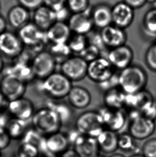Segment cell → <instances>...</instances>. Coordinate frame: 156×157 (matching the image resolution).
I'll list each match as a JSON object with an SVG mask.
<instances>
[{
  "instance_id": "obj_25",
  "label": "cell",
  "mask_w": 156,
  "mask_h": 157,
  "mask_svg": "<svg viewBox=\"0 0 156 157\" xmlns=\"http://www.w3.org/2000/svg\"><path fill=\"white\" fill-rule=\"evenodd\" d=\"M126 94L118 87L105 92L104 102L106 107L113 109H121L124 107Z\"/></svg>"
},
{
  "instance_id": "obj_16",
  "label": "cell",
  "mask_w": 156,
  "mask_h": 157,
  "mask_svg": "<svg viewBox=\"0 0 156 157\" xmlns=\"http://www.w3.org/2000/svg\"><path fill=\"white\" fill-rule=\"evenodd\" d=\"M19 36L24 45L30 47L38 46L44 39L46 40V32L40 29L34 23H28L19 29Z\"/></svg>"
},
{
  "instance_id": "obj_23",
  "label": "cell",
  "mask_w": 156,
  "mask_h": 157,
  "mask_svg": "<svg viewBox=\"0 0 156 157\" xmlns=\"http://www.w3.org/2000/svg\"><path fill=\"white\" fill-rule=\"evenodd\" d=\"M33 19L34 24L44 32L56 21L55 11L46 6L36 9Z\"/></svg>"
},
{
  "instance_id": "obj_8",
  "label": "cell",
  "mask_w": 156,
  "mask_h": 157,
  "mask_svg": "<svg viewBox=\"0 0 156 157\" xmlns=\"http://www.w3.org/2000/svg\"><path fill=\"white\" fill-rule=\"evenodd\" d=\"M114 74V68L106 57L101 56L88 64L87 76L98 84L110 79Z\"/></svg>"
},
{
  "instance_id": "obj_40",
  "label": "cell",
  "mask_w": 156,
  "mask_h": 157,
  "mask_svg": "<svg viewBox=\"0 0 156 157\" xmlns=\"http://www.w3.org/2000/svg\"><path fill=\"white\" fill-rule=\"evenodd\" d=\"M142 115L155 121L156 120V101L152 100L140 109Z\"/></svg>"
},
{
  "instance_id": "obj_53",
  "label": "cell",
  "mask_w": 156,
  "mask_h": 157,
  "mask_svg": "<svg viewBox=\"0 0 156 157\" xmlns=\"http://www.w3.org/2000/svg\"><path fill=\"white\" fill-rule=\"evenodd\" d=\"M104 157V156H103V155H98L97 157Z\"/></svg>"
},
{
  "instance_id": "obj_3",
  "label": "cell",
  "mask_w": 156,
  "mask_h": 157,
  "mask_svg": "<svg viewBox=\"0 0 156 157\" xmlns=\"http://www.w3.org/2000/svg\"><path fill=\"white\" fill-rule=\"evenodd\" d=\"M41 91L50 97L59 99L67 97L73 85L61 72H54L42 79Z\"/></svg>"
},
{
  "instance_id": "obj_33",
  "label": "cell",
  "mask_w": 156,
  "mask_h": 157,
  "mask_svg": "<svg viewBox=\"0 0 156 157\" xmlns=\"http://www.w3.org/2000/svg\"><path fill=\"white\" fill-rule=\"evenodd\" d=\"M67 44L72 52L79 54L88 45V38L86 36L74 33L71 34Z\"/></svg>"
},
{
  "instance_id": "obj_7",
  "label": "cell",
  "mask_w": 156,
  "mask_h": 157,
  "mask_svg": "<svg viewBox=\"0 0 156 157\" xmlns=\"http://www.w3.org/2000/svg\"><path fill=\"white\" fill-rule=\"evenodd\" d=\"M88 64L79 55L70 56L61 63V73L71 82L81 81L87 76Z\"/></svg>"
},
{
  "instance_id": "obj_41",
  "label": "cell",
  "mask_w": 156,
  "mask_h": 157,
  "mask_svg": "<svg viewBox=\"0 0 156 157\" xmlns=\"http://www.w3.org/2000/svg\"><path fill=\"white\" fill-rule=\"evenodd\" d=\"M12 140L4 128L0 127V151L8 147Z\"/></svg>"
},
{
  "instance_id": "obj_39",
  "label": "cell",
  "mask_w": 156,
  "mask_h": 157,
  "mask_svg": "<svg viewBox=\"0 0 156 157\" xmlns=\"http://www.w3.org/2000/svg\"><path fill=\"white\" fill-rule=\"evenodd\" d=\"M68 3L69 9L74 13H82L89 8V0H68Z\"/></svg>"
},
{
  "instance_id": "obj_9",
  "label": "cell",
  "mask_w": 156,
  "mask_h": 157,
  "mask_svg": "<svg viewBox=\"0 0 156 157\" xmlns=\"http://www.w3.org/2000/svg\"><path fill=\"white\" fill-rule=\"evenodd\" d=\"M56 64L49 52L41 51L34 56L31 66L34 76L43 79L54 72Z\"/></svg>"
},
{
  "instance_id": "obj_24",
  "label": "cell",
  "mask_w": 156,
  "mask_h": 157,
  "mask_svg": "<svg viewBox=\"0 0 156 157\" xmlns=\"http://www.w3.org/2000/svg\"><path fill=\"white\" fill-rule=\"evenodd\" d=\"M94 26L103 29L112 23L111 8L106 5H99L91 12Z\"/></svg>"
},
{
  "instance_id": "obj_35",
  "label": "cell",
  "mask_w": 156,
  "mask_h": 157,
  "mask_svg": "<svg viewBox=\"0 0 156 157\" xmlns=\"http://www.w3.org/2000/svg\"><path fill=\"white\" fill-rule=\"evenodd\" d=\"M40 152L35 145L29 143L21 142L16 152V157H39Z\"/></svg>"
},
{
  "instance_id": "obj_34",
  "label": "cell",
  "mask_w": 156,
  "mask_h": 157,
  "mask_svg": "<svg viewBox=\"0 0 156 157\" xmlns=\"http://www.w3.org/2000/svg\"><path fill=\"white\" fill-rule=\"evenodd\" d=\"M49 52L54 57L57 63L58 61H61V63L68 57L72 53L67 43L60 44H51Z\"/></svg>"
},
{
  "instance_id": "obj_15",
  "label": "cell",
  "mask_w": 156,
  "mask_h": 157,
  "mask_svg": "<svg viewBox=\"0 0 156 157\" xmlns=\"http://www.w3.org/2000/svg\"><path fill=\"white\" fill-rule=\"evenodd\" d=\"M7 109L12 117L26 121L32 119L35 112L33 104L23 97L9 101Z\"/></svg>"
},
{
  "instance_id": "obj_44",
  "label": "cell",
  "mask_w": 156,
  "mask_h": 157,
  "mask_svg": "<svg viewBox=\"0 0 156 157\" xmlns=\"http://www.w3.org/2000/svg\"><path fill=\"white\" fill-rule=\"evenodd\" d=\"M149 0H124V2L134 9L141 8Z\"/></svg>"
},
{
  "instance_id": "obj_19",
  "label": "cell",
  "mask_w": 156,
  "mask_h": 157,
  "mask_svg": "<svg viewBox=\"0 0 156 157\" xmlns=\"http://www.w3.org/2000/svg\"><path fill=\"white\" fill-rule=\"evenodd\" d=\"M68 134L58 132L46 136V151L53 155H58L70 147Z\"/></svg>"
},
{
  "instance_id": "obj_4",
  "label": "cell",
  "mask_w": 156,
  "mask_h": 157,
  "mask_svg": "<svg viewBox=\"0 0 156 157\" xmlns=\"http://www.w3.org/2000/svg\"><path fill=\"white\" fill-rule=\"evenodd\" d=\"M105 129L102 117L96 111L83 113L75 122V129L82 135L94 138H97Z\"/></svg>"
},
{
  "instance_id": "obj_6",
  "label": "cell",
  "mask_w": 156,
  "mask_h": 157,
  "mask_svg": "<svg viewBox=\"0 0 156 157\" xmlns=\"http://www.w3.org/2000/svg\"><path fill=\"white\" fill-rule=\"evenodd\" d=\"M26 83L16 75L8 73L0 81V91L8 101L23 97Z\"/></svg>"
},
{
  "instance_id": "obj_48",
  "label": "cell",
  "mask_w": 156,
  "mask_h": 157,
  "mask_svg": "<svg viewBox=\"0 0 156 157\" xmlns=\"http://www.w3.org/2000/svg\"><path fill=\"white\" fill-rule=\"evenodd\" d=\"M8 120L2 114V112H0V127L5 128Z\"/></svg>"
},
{
  "instance_id": "obj_20",
  "label": "cell",
  "mask_w": 156,
  "mask_h": 157,
  "mask_svg": "<svg viewBox=\"0 0 156 157\" xmlns=\"http://www.w3.org/2000/svg\"><path fill=\"white\" fill-rule=\"evenodd\" d=\"M71 33L68 24L56 21L46 31V36L51 44H60L68 43Z\"/></svg>"
},
{
  "instance_id": "obj_43",
  "label": "cell",
  "mask_w": 156,
  "mask_h": 157,
  "mask_svg": "<svg viewBox=\"0 0 156 157\" xmlns=\"http://www.w3.org/2000/svg\"><path fill=\"white\" fill-rule=\"evenodd\" d=\"M22 6L26 9H33L38 8L43 2V0H19Z\"/></svg>"
},
{
  "instance_id": "obj_28",
  "label": "cell",
  "mask_w": 156,
  "mask_h": 157,
  "mask_svg": "<svg viewBox=\"0 0 156 157\" xmlns=\"http://www.w3.org/2000/svg\"><path fill=\"white\" fill-rule=\"evenodd\" d=\"M118 149L124 152L132 153V155L140 153L141 147L128 132H124L118 135Z\"/></svg>"
},
{
  "instance_id": "obj_22",
  "label": "cell",
  "mask_w": 156,
  "mask_h": 157,
  "mask_svg": "<svg viewBox=\"0 0 156 157\" xmlns=\"http://www.w3.org/2000/svg\"><path fill=\"white\" fill-rule=\"evenodd\" d=\"M99 150L106 154L114 153L118 149V135L110 130L105 129L97 138Z\"/></svg>"
},
{
  "instance_id": "obj_32",
  "label": "cell",
  "mask_w": 156,
  "mask_h": 157,
  "mask_svg": "<svg viewBox=\"0 0 156 157\" xmlns=\"http://www.w3.org/2000/svg\"><path fill=\"white\" fill-rule=\"evenodd\" d=\"M142 26L147 34L156 36V7L151 9L145 13L142 21Z\"/></svg>"
},
{
  "instance_id": "obj_21",
  "label": "cell",
  "mask_w": 156,
  "mask_h": 157,
  "mask_svg": "<svg viewBox=\"0 0 156 157\" xmlns=\"http://www.w3.org/2000/svg\"><path fill=\"white\" fill-rule=\"evenodd\" d=\"M67 97L70 105L76 109L86 108L91 101L90 92L80 86H73Z\"/></svg>"
},
{
  "instance_id": "obj_42",
  "label": "cell",
  "mask_w": 156,
  "mask_h": 157,
  "mask_svg": "<svg viewBox=\"0 0 156 157\" xmlns=\"http://www.w3.org/2000/svg\"><path fill=\"white\" fill-rule=\"evenodd\" d=\"M67 0H43V2L46 6L54 11L59 10L63 8L64 4Z\"/></svg>"
},
{
  "instance_id": "obj_10",
  "label": "cell",
  "mask_w": 156,
  "mask_h": 157,
  "mask_svg": "<svg viewBox=\"0 0 156 157\" xmlns=\"http://www.w3.org/2000/svg\"><path fill=\"white\" fill-rule=\"evenodd\" d=\"M156 128L155 121L141 115L131 121L128 133L136 140H144L152 136Z\"/></svg>"
},
{
  "instance_id": "obj_54",
  "label": "cell",
  "mask_w": 156,
  "mask_h": 157,
  "mask_svg": "<svg viewBox=\"0 0 156 157\" xmlns=\"http://www.w3.org/2000/svg\"><path fill=\"white\" fill-rule=\"evenodd\" d=\"M2 155H1V151H0V157H1Z\"/></svg>"
},
{
  "instance_id": "obj_46",
  "label": "cell",
  "mask_w": 156,
  "mask_h": 157,
  "mask_svg": "<svg viewBox=\"0 0 156 157\" xmlns=\"http://www.w3.org/2000/svg\"><path fill=\"white\" fill-rule=\"evenodd\" d=\"M58 157H80V156L73 147H69L58 155Z\"/></svg>"
},
{
  "instance_id": "obj_29",
  "label": "cell",
  "mask_w": 156,
  "mask_h": 157,
  "mask_svg": "<svg viewBox=\"0 0 156 157\" xmlns=\"http://www.w3.org/2000/svg\"><path fill=\"white\" fill-rule=\"evenodd\" d=\"M46 107L50 108L56 113L59 117L63 125L69 122L73 117L72 109L65 103L49 101L47 102Z\"/></svg>"
},
{
  "instance_id": "obj_36",
  "label": "cell",
  "mask_w": 156,
  "mask_h": 157,
  "mask_svg": "<svg viewBox=\"0 0 156 157\" xmlns=\"http://www.w3.org/2000/svg\"><path fill=\"white\" fill-rule=\"evenodd\" d=\"M101 51L97 47L89 43L87 47L79 54V56L87 62L89 63L101 57Z\"/></svg>"
},
{
  "instance_id": "obj_27",
  "label": "cell",
  "mask_w": 156,
  "mask_h": 157,
  "mask_svg": "<svg viewBox=\"0 0 156 157\" xmlns=\"http://www.w3.org/2000/svg\"><path fill=\"white\" fill-rule=\"evenodd\" d=\"M8 18L12 27L19 29L28 23L29 13L24 6H15L9 12Z\"/></svg>"
},
{
  "instance_id": "obj_12",
  "label": "cell",
  "mask_w": 156,
  "mask_h": 157,
  "mask_svg": "<svg viewBox=\"0 0 156 157\" xmlns=\"http://www.w3.org/2000/svg\"><path fill=\"white\" fill-rule=\"evenodd\" d=\"M24 46L19 36L12 32L6 31L0 34V52L6 57L18 56L23 51Z\"/></svg>"
},
{
  "instance_id": "obj_1",
  "label": "cell",
  "mask_w": 156,
  "mask_h": 157,
  "mask_svg": "<svg viewBox=\"0 0 156 157\" xmlns=\"http://www.w3.org/2000/svg\"><path fill=\"white\" fill-rule=\"evenodd\" d=\"M119 87L126 94H134L145 89L148 75L143 68L131 64L118 74Z\"/></svg>"
},
{
  "instance_id": "obj_38",
  "label": "cell",
  "mask_w": 156,
  "mask_h": 157,
  "mask_svg": "<svg viewBox=\"0 0 156 157\" xmlns=\"http://www.w3.org/2000/svg\"><path fill=\"white\" fill-rule=\"evenodd\" d=\"M141 153L145 157H156V138L147 139L142 145Z\"/></svg>"
},
{
  "instance_id": "obj_17",
  "label": "cell",
  "mask_w": 156,
  "mask_h": 157,
  "mask_svg": "<svg viewBox=\"0 0 156 157\" xmlns=\"http://www.w3.org/2000/svg\"><path fill=\"white\" fill-rule=\"evenodd\" d=\"M111 11L112 23L118 28L124 30L133 23L134 9L124 2L115 4L111 8Z\"/></svg>"
},
{
  "instance_id": "obj_51",
  "label": "cell",
  "mask_w": 156,
  "mask_h": 157,
  "mask_svg": "<svg viewBox=\"0 0 156 157\" xmlns=\"http://www.w3.org/2000/svg\"><path fill=\"white\" fill-rule=\"evenodd\" d=\"M4 68V62L1 57H0V74L3 71Z\"/></svg>"
},
{
  "instance_id": "obj_5",
  "label": "cell",
  "mask_w": 156,
  "mask_h": 157,
  "mask_svg": "<svg viewBox=\"0 0 156 157\" xmlns=\"http://www.w3.org/2000/svg\"><path fill=\"white\" fill-rule=\"evenodd\" d=\"M68 135L70 144H72L80 157H96L99 155L100 150L96 138L82 135L75 129Z\"/></svg>"
},
{
  "instance_id": "obj_31",
  "label": "cell",
  "mask_w": 156,
  "mask_h": 157,
  "mask_svg": "<svg viewBox=\"0 0 156 157\" xmlns=\"http://www.w3.org/2000/svg\"><path fill=\"white\" fill-rule=\"evenodd\" d=\"M11 69V71L9 73L16 75L26 83L32 80L35 77L31 64H28L25 62H18Z\"/></svg>"
},
{
  "instance_id": "obj_26",
  "label": "cell",
  "mask_w": 156,
  "mask_h": 157,
  "mask_svg": "<svg viewBox=\"0 0 156 157\" xmlns=\"http://www.w3.org/2000/svg\"><path fill=\"white\" fill-rule=\"evenodd\" d=\"M28 122L12 117L8 121L4 128L11 140H21L28 130Z\"/></svg>"
},
{
  "instance_id": "obj_50",
  "label": "cell",
  "mask_w": 156,
  "mask_h": 157,
  "mask_svg": "<svg viewBox=\"0 0 156 157\" xmlns=\"http://www.w3.org/2000/svg\"><path fill=\"white\" fill-rule=\"evenodd\" d=\"M108 157H126V156H124V155L121 154V153H114L111 154L110 156H109Z\"/></svg>"
},
{
  "instance_id": "obj_45",
  "label": "cell",
  "mask_w": 156,
  "mask_h": 157,
  "mask_svg": "<svg viewBox=\"0 0 156 157\" xmlns=\"http://www.w3.org/2000/svg\"><path fill=\"white\" fill-rule=\"evenodd\" d=\"M55 13L56 21H63L64 20L68 17V9L64 7L59 9V10L55 11Z\"/></svg>"
},
{
  "instance_id": "obj_18",
  "label": "cell",
  "mask_w": 156,
  "mask_h": 157,
  "mask_svg": "<svg viewBox=\"0 0 156 157\" xmlns=\"http://www.w3.org/2000/svg\"><path fill=\"white\" fill-rule=\"evenodd\" d=\"M100 35L104 44L110 49L125 45L127 39L124 30L114 25L101 29Z\"/></svg>"
},
{
  "instance_id": "obj_47",
  "label": "cell",
  "mask_w": 156,
  "mask_h": 157,
  "mask_svg": "<svg viewBox=\"0 0 156 157\" xmlns=\"http://www.w3.org/2000/svg\"><path fill=\"white\" fill-rule=\"evenodd\" d=\"M8 102V100L0 91V112H1L3 108H7Z\"/></svg>"
},
{
  "instance_id": "obj_52",
  "label": "cell",
  "mask_w": 156,
  "mask_h": 157,
  "mask_svg": "<svg viewBox=\"0 0 156 157\" xmlns=\"http://www.w3.org/2000/svg\"><path fill=\"white\" fill-rule=\"evenodd\" d=\"M129 157H145L144 155H142L141 153H139V154H135V155H132Z\"/></svg>"
},
{
  "instance_id": "obj_30",
  "label": "cell",
  "mask_w": 156,
  "mask_h": 157,
  "mask_svg": "<svg viewBox=\"0 0 156 157\" xmlns=\"http://www.w3.org/2000/svg\"><path fill=\"white\" fill-rule=\"evenodd\" d=\"M45 140L46 136L32 128L26 131L21 139V142L29 143L38 147L40 151H46Z\"/></svg>"
},
{
  "instance_id": "obj_13",
  "label": "cell",
  "mask_w": 156,
  "mask_h": 157,
  "mask_svg": "<svg viewBox=\"0 0 156 157\" xmlns=\"http://www.w3.org/2000/svg\"><path fill=\"white\" fill-rule=\"evenodd\" d=\"M134 57L133 50L126 44L110 49L107 59L114 69L121 70L132 64Z\"/></svg>"
},
{
  "instance_id": "obj_2",
  "label": "cell",
  "mask_w": 156,
  "mask_h": 157,
  "mask_svg": "<svg viewBox=\"0 0 156 157\" xmlns=\"http://www.w3.org/2000/svg\"><path fill=\"white\" fill-rule=\"evenodd\" d=\"M32 122L33 128L44 136L59 132L63 125L56 113L48 107L34 112Z\"/></svg>"
},
{
  "instance_id": "obj_49",
  "label": "cell",
  "mask_w": 156,
  "mask_h": 157,
  "mask_svg": "<svg viewBox=\"0 0 156 157\" xmlns=\"http://www.w3.org/2000/svg\"><path fill=\"white\" fill-rule=\"evenodd\" d=\"M6 20L3 17L0 16V34L6 31Z\"/></svg>"
},
{
  "instance_id": "obj_14",
  "label": "cell",
  "mask_w": 156,
  "mask_h": 157,
  "mask_svg": "<svg viewBox=\"0 0 156 157\" xmlns=\"http://www.w3.org/2000/svg\"><path fill=\"white\" fill-rule=\"evenodd\" d=\"M90 8L82 13H76L70 17L68 25L74 34L86 36L94 27Z\"/></svg>"
},
{
  "instance_id": "obj_11",
  "label": "cell",
  "mask_w": 156,
  "mask_h": 157,
  "mask_svg": "<svg viewBox=\"0 0 156 157\" xmlns=\"http://www.w3.org/2000/svg\"><path fill=\"white\" fill-rule=\"evenodd\" d=\"M106 129L118 134L124 128L127 121V115L122 109H113L108 107L98 111Z\"/></svg>"
},
{
  "instance_id": "obj_37",
  "label": "cell",
  "mask_w": 156,
  "mask_h": 157,
  "mask_svg": "<svg viewBox=\"0 0 156 157\" xmlns=\"http://www.w3.org/2000/svg\"><path fill=\"white\" fill-rule=\"evenodd\" d=\"M144 60L148 68L156 72V43H153L148 47L145 54Z\"/></svg>"
}]
</instances>
